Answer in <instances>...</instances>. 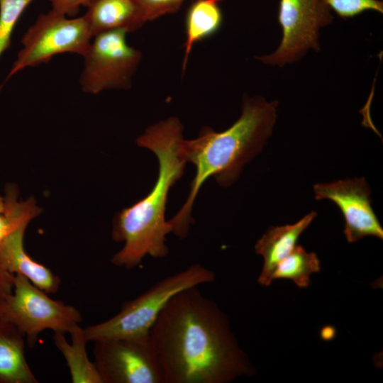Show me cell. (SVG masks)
Listing matches in <instances>:
<instances>
[{
  "label": "cell",
  "instance_id": "1",
  "mask_svg": "<svg viewBox=\"0 0 383 383\" xmlns=\"http://www.w3.org/2000/svg\"><path fill=\"white\" fill-rule=\"evenodd\" d=\"M164 383H226L254 374L228 320L198 287L176 294L150 333Z\"/></svg>",
  "mask_w": 383,
  "mask_h": 383
},
{
  "label": "cell",
  "instance_id": "2",
  "mask_svg": "<svg viewBox=\"0 0 383 383\" xmlns=\"http://www.w3.org/2000/svg\"><path fill=\"white\" fill-rule=\"evenodd\" d=\"M183 125L177 117H169L145 129L136 143L157 157L159 169L151 191L143 199L116 214L112 238L124 245L113 255L116 266L133 269L150 255L162 258L168 255L166 235L172 232L165 219L170 189L182 177L187 161L183 154Z\"/></svg>",
  "mask_w": 383,
  "mask_h": 383
},
{
  "label": "cell",
  "instance_id": "3",
  "mask_svg": "<svg viewBox=\"0 0 383 383\" xmlns=\"http://www.w3.org/2000/svg\"><path fill=\"white\" fill-rule=\"evenodd\" d=\"M277 106V101H267L262 96L245 94L241 115L229 128L216 132L204 127L196 138L184 140V157L195 166L196 173L186 201L168 221L177 237L187 235L193 222V204L206 180L213 177L220 186H231L244 165L261 152L272 133Z\"/></svg>",
  "mask_w": 383,
  "mask_h": 383
},
{
  "label": "cell",
  "instance_id": "4",
  "mask_svg": "<svg viewBox=\"0 0 383 383\" xmlns=\"http://www.w3.org/2000/svg\"><path fill=\"white\" fill-rule=\"evenodd\" d=\"M215 272L194 264L162 279L136 298L123 304L121 310L108 320L84 328L88 342L109 338L150 340V333L168 301L178 292L213 282Z\"/></svg>",
  "mask_w": 383,
  "mask_h": 383
},
{
  "label": "cell",
  "instance_id": "5",
  "mask_svg": "<svg viewBox=\"0 0 383 383\" xmlns=\"http://www.w3.org/2000/svg\"><path fill=\"white\" fill-rule=\"evenodd\" d=\"M48 294L22 275L14 274L13 291L4 304L2 317L26 338L30 347L41 332L70 333L82 320L76 308Z\"/></svg>",
  "mask_w": 383,
  "mask_h": 383
},
{
  "label": "cell",
  "instance_id": "6",
  "mask_svg": "<svg viewBox=\"0 0 383 383\" xmlns=\"http://www.w3.org/2000/svg\"><path fill=\"white\" fill-rule=\"evenodd\" d=\"M92 38L84 16L67 18L52 9L41 13L24 33L23 48L6 81L24 68L48 62L56 55L71 52L84 56Z\"/></svg>",
  "mask_w": 383,
  "mask_h": 383
},
{
  "label": "cell",
  "instance_id": "7",
  "mask_svg": "<svg viewBox=\"0 0 383 383\" xmlns=\"http://www.w3.org/2000/svg\"><path fill=\"white\" fill-rule=\"evenodd\" d=\"M277 20L282 33L278 48L255 58L265 65L284 67L311 50L319 51L320 31L332 23L333 16L323 0H279Z\"/></svg>",
  "mask_w": 383,
  "mask_h": 383
},
{
  "label": "cell",
  "instance_id": "8",
  "mask_svg": "<svg viewBox=\"0 0 383 383\" xmlns=\"http://www.w3.org/2000/svg\"><path fill=\"white\" fill-rule=\"evenodd\" d=\"M127 33L114 30L93 37L83 56L84 67L79 79L83 91L97 94L106 89L131 88L142 54L128 44Z\"/></svg>",
  "mask_w": 383,
  "mask_h": 383
},
{
  "label": "cell",
  "instance_id": "9",
  "mask_svg": "<svg viewBox=\"0 0 383 383\" xmlns=\"http://www.w3.org/2000/svg\"><path fill=\"white\" fill-rule=\"evenodd\" d=\"M94 343V362L102 383H164L150 340L109 338Z\"/></svg>",
  "mask_w": 383,
  "mask_h": 383
},
{
  "label": "cell",
  "instance_id": "10",
  "mask_svg": "<svg viewBox=\"0 0 383 383\" xmlns=\"http://www.w3.org/2000/svg\"><path fill=\"white\" fill-rule=\"evenodd\" d=\"M313 192L316 200L327 199L338 206L349 243L368 235L382 240L383 228L371 206L370 189L365 177L316 184Z\"/></svg>",
  "mask_w": 383,
  "mask_h": 383
},
{
  "label": "cell",
  "instance_id": "11",
  "mask_svg": "<svg viewBox=\"0 0 383 383\" xmlns=\"http://www.w3.org/2000/svg\"><path fill=\"white\" fill-rule=\"evenodd\" d=\"M28 224H23L0 243V264L9 272L20 274L49 294L56 293L60 277L45 265L34 260L26 252L23 238Z\"/></svg>",
  "mask_w": 383,
  "mask_h": 383
},
{
  "label": "cell",
  "instance_id": "12",
  "mask_svg": "<svg viewBox=\"0 0 383 383\" xmlns=\"http://www.w3.org/2000/svg\"><path fill=\"white\" fill-rule=\"evenodd\" d=\"M316 216V212L311 211L294 224L271 227L257 241L255 252L262 255L264 260L257 279L260 284L270 285L277 265L291 252L300 235Z\"/></svg>",
  "mask_w": 383,
  "mask_h": 383
},
{
  "label": "cell",
  "instance_id": "13",
  "mask_svg": "<svg viewBox=\"0 0 383 383\" xmlns=\"http://www.w3.org/2000/svg\"><path fill=\"white\" fill-rule=\"evenodd\" d=\"M84 15L94 36L106 31L133 32L146 21L136 0H90Z\"/></svg>",
  "mask_w": 383,
  "mask_h": 383
},
{
  "label": "cell",
  "instance_id": "14",
  "mask_svg": "<svg viewBox=\"0 0 383 383\" xmlns=\"http://www.w3.org/2000/svg\"><path fill=\"white\" fill-rule=\"evenodd\" d=\"M25 355L24 336L11 323L0 320V383H36Z\"/></svg>",
  "mask_w": 383,
  "mask_h": 383
},
{
  "label": "cell",
  "instance_id": "15",
  "mask_svg": "<svg viewBox=\"0 0 383 383\" xmlns=\"http://www.w3.org/2000/svg\"><path fill=\"white\" fill-rule=\"evenodd\" d=\"M223 0H194L185 16L182 72L194 45L215 35L223 23L219 3Z\"/></svg>",
  "mask_w": 383,
  "mask_h": 383
},
{
  "label": "cell",
  "instance_id": "16",
  "mask_svg": "<svg viewBox=\"0 0 383 383\" xmlns=\"http://www.w3.org/2000/svg\"><path fill=\"white\" fill-rule=\"evenodd\" d=\"M69 333L71 342H68L64 333L60 332L54 333L53 340L66 360L72 382L102 383L94 362L88 357L86 350L88 341L84 328L77 325Z\"/></svg>",
  "mask_w": 383,
  "mask_h": 383
},
{
  "label": "cell",
  "instance_id": "17",
  "mask_svg": "<svg viewBox=\"0 0 383 383\" xmlns=\"http://www.w3.org/2000/svg\"><path fill=\"white\" fill-rule=\"evenodd\" d=\"M4 201V210L0 213V243L21 225L28 224L42 211L33 197L19 201L18 188L13 184L6 186Z\"/></svg>",
  "mask_w": 383,
  "mask_h": 383
},
{
  "label": "cell",
  "instance_id": "18",
  "mask_svg": "<svg viewBox=\"0 0 383 383\" xmlns=\"http://www.w3.org/2000/svg\"><path fill=\"white\" fill-rule=\"evenodd\" d=\"M321 270V263L315 252H308L296 245L291 252L281 260L272 274V281L279 279L292 280L299 287H308L310 276Z\"/></svg>",
  "mask_w": 383,
  "mask_h": 383
},
{
  "label": "cell",
  "instance_id": "19",
  "mask_svg": "<svg viewBox=\"0 0 383 383\" xmlns=\"http://www.w3.org/2000/svg\"><path fill=\"white\" fill-rule=\"evenodd\" d=\"M33 1L0 0V57L9 48L17 22Z\"/></svg>",
  "mask_w": 383,
  "mask_h": 383
},
{
  "label": "cell",
  "instance_id": "20",
  "mask_svg": "<svg viewBox=\"0 0 383 383\" xmlns=\"http://www.w3.org/2000/svg\"><path fill=\"white\" fill-rule=\"evenodd\" d=\"M330 10L343 19L354 18L366 11L383 13L382 0H323Z\"/></svg>",
  "mask_w": 383,
  "mask_h": 383
},
{
  "label": "cell",
  "instance_id": "21",
  "mask_svg": "<svg viewBox=\"0 0 383 383\" xmlns=\"http://www.w3.org/2000/svg\"><path fill=\"white\" fill-rule=\"evenodd\" d=\"M186 0H136L146 21L178 11Z\"/></svg>",
  "mask_w": 383,
  "mask_h": 383
},
{
  "label": "cell",
  "instance_id": "22",
  "mask_svg": "<svg viewBox=\"0 0 383 383\" xmlns=\"http://www.w3.org/2000/svg\"><path fill=\"white\" fill-rule=\"evenodd\" d=\"M14 274L9 272L0 264V320H4L2 311L8 297L11 294Z\"/></svg>",
  "mask_w": 383,
  "mask_h": 383
},
{
  "label": "cell",
  "instance_id": "23",
  "mask_svg": "<svg viewBox=\"0 0 383 383\" xmlns=\"http://www.w3.org/2000/svg\"><path fill=\"white\" fill-rule=\"evenodd\" d=\"M52 10L65 16H74L81 6H86L90 0H49Z\"/></svg>",
  "mask_w": 383,
  "mask_h": 383
},
{
  "label": "cell",
  "instance_id": "24",
  "mask_svg": "<svg viewBox=\"0 0 383 383\" xmlns=\"http://www.w3.org/2000/svg\"><path fill=\"white\" fill-rule=\"evenodd\" d=\"M4 207H5L4 197H2L0 195V213L4 210Z\"/></svg>",
  "mask_w": 383,
  "mask_h": 383
}]
</instances>
